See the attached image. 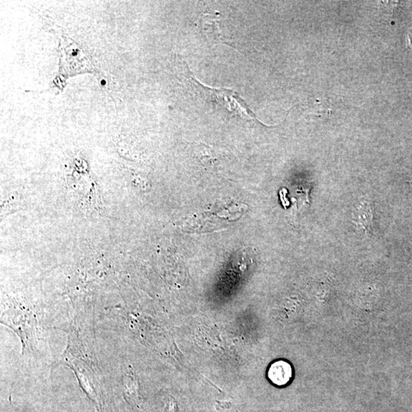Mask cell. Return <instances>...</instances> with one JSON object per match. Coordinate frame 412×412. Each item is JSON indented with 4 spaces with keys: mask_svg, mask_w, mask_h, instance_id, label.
Listing matches in <instances>:
<instances>
[{
    "mask_svg": "<svg viewBox=\"0 0 412 412\" xmlns=\"http://www.w3.org/2000/svg\"><path fill=\"white\" fill-rule=\"evenodd\" d=\"M3 324L13 328L16 334L21 337L23 344V349L25 347V343L31 337L33 331H36L37 320L36 316L31 313L24 310L16 309L12 312H8V315H3Z\"/></svg>",
    "mask_w": 412,
    "mask_h": 412,
    "instance_id": "2",
    "label": "cell"
},
{
    "mask_svg": "<svg viewBox=\"0 0 412 412\" xmlns=\"http://www.w3.org/2000/svg\"><path fill=\"white\" fill-rule=\"evenodd\" d=\"M372 211L371 205L368 203L362 204L358 212V225H360L365 232L369 230L372 223Z\"/></svg>",
    "mask_w": 412,
    "mask_h": 412,
    "instance_id": "4",
    "label": "cell"
},
{
    "mask_svg": "<svg viewBox=\"0 0 412 412\" xmlns=\"http://www.w3.org/2000/svg\"><path fill=\"white\" fill-rule=\"evenodd\" d=\"M185 77L188 86L193 87L195 94L197 97L203 99L207 103L216 106L223 111L233 114L235 116L246 120H255L260 122L247 103L235 91L204 86L195 78L188 66L185 67Z\"/></svg>",
    "mask_w": 412,
    "mask_h": 412,
    "instance_id": "1",
    "label": "cell"
},
{
    "mask_svg": "<svg viewBox=\"0 0 412 412\" xmlns=\"http://www.w3.org/2000/svg\"><path fill=\"white\" fill-rule=\"evenodd\" d=\"M268 377L270 381L276 386L288 384L293 377V369L288 362L279 360L275 362L269 369Z\"/></svg>",
    "mask_w": 412,
    "mask_h": 412,
    "instance_id": "3",
    "label": "cell"
},
{
    "mask_svg": "<svg viewBox=\"0 0 412 412\" xmlns=\"http://www.w3.org/2000/svg\"><path fill=\"white\" fill-rule=\"evenodd\" d=\"M406 45L407 48L412 50V28L407 30L405 36Z\"/></svg>",
    "mask_w": 412,
    "mask_h": 412,
    "instance_id": "5",
    "label": "cell"
},
{
    "mask_svg": "<svg viewBox=\"0 0 412 412\" xmlns=\"http://www.w3.org/2000/svg\"><path fill=\"white\" fill-rule=\"evenodd\" d=\"M176 404L174 403H169L168 407L166 409V412H176Z\"/></svg>",
    "mask_w": 412,
    "mask_h": 412,
    "instance_id": "6",
    "label": "cell"
}]
</instances>
